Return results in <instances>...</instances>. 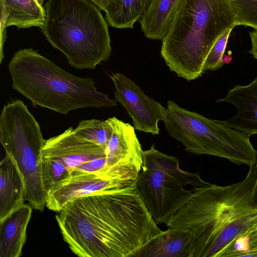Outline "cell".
Here are the masks:
<instances>
[{
  "label": "cell",
  "mask_w": 257,
  "mask_h": 257,
  "mask_svg": "<svg viewBox=\"0 0 257 257\" xmlns=\"http://www.w3.org/2000/svg\"><path fill=\"white\" fill-rule=\"evenodd\" d=\"M56 219L63 240L80 257H132L162 231L135 181L70 200Z\"/></svg>",
  "instance_id": "6da1fadb"
},
{
  "label": "cell",
  "mask_w": 257,
  "mask_h": 257,
  "mask_svg": "<svg viewBox=\"0 0 257 257\" xmlns=\"http://www.w3.org/2000/svg\"><path fill=\"white\" fill-rule=\"evenodd\" d=\"M249 168L241 181L202 188L165 223L168 228L192 231V257H221L257 223V208L251 199L256 167Z\"/></svg>",
  "instance_id": "7a4b0ae2"
},
{
  "label": "cell",
  "mask_w": 257,
  "mask_h": 257,
  "mask_svg": "<svg viewBox=\"0 0 257 257\" xmlns=\"http://www.w3.org/2000/svg\"><path fill=\"white\" fill-rule=\"evenodd\" d=\"M238 26L229 0H182L161 55L171 71L188 81L201 76L210 51L227 30Z\"/></svg>",
  "instance_id": "3957f363"
},
{
  "label": "cell",
  "mask_w": 257,
  "mask_h": 257,
  "mask_svg": "<svg viewBox=\"0 0 257 257\" xmlns=\"http://www.w3.org/2000/svg\"><path fill=\"white\" fill-rule=\"evenodd\" d=\"M14 89L34 105L67 114L86 107H111L116 100L97 90L91 78L72 75L32 48L16 52L8 64Z\"/></svg>",
  "instance_id": "277c9868"
},
{
  "label": "cell",
  "mask_w": 257,
  "mask_h": 257,
  "mask_svg": "<svg viewBox=\"0 0 257 257\" xmlns=\"http://www.w3.org/2000/svg\"><path fill=\"white\" fill-rule=\"evenodd\" d=\"M42 31L77 69H94L111 53L108 24L88 0H47Z\"/></svg>",
  "instance_id": "5b68a950"
},
{
  "label": "cell",
  "mask_w": 257,
  "mask_h": 257,
  "mask_svg": "<svg viewBox=\"0 0 257 257\" xmlns=\"http://www.w3.org/2000/svg\"><path fill=\"white\" fill-rule=\"evenodd\" d=\"M166 108V130L183 145L186 151L223 158L239 165L250 167L256 164L257 151L249 136L221 121L182 108L172 100L167 102Z\"/></svg>",
  "instance_id": "8992f818"
},
{
  "label": "cell",
  "mask_w": 257,
  "mask_h": 257,
  "mask_svg": "<svg viewBox=\"0 0 257 257\" xmlns=\"http://www.w3.org/2000/svg\"><path fill=\"white\" fill-rule=\"evenodd\" d=\"M211 184L199 173L183 170L175 157L156 149L143 151L136 189L150 214L158 224L165 223L202 188Z\"/></svg>",
  "instance_id": "52a82bcc"
},
{
  "label": "cell",
  "mask_w": 257,
  "mask_h": 257,
  "mask_svg": "<svg viewBox=\"0 0 257 257\" xmlns=\"http://www.w3.org/2000/svg\"><path fill=\"white\" fill-rule=\"evenodd\" d=\"M0 141L23 176L26 201L33 209L43 211L47 194L42 184L40 160L46 140L23 101L14 100L4 105L0 115Z\"/></svg>",
  "instance_id": "ba28073f"
},
{
  "label": "cell",
  "mask_w": 257,
  "mask_h": 257,
  "mask_svg": "<svg viewBox=\"0 0 257 257\" xmlns=\"http://www.w3.org/2000/svg\"><path fill=\"white\" fill-rule=\"evenodd\" d=\"M107 120L112 130L106 148L107 167L119 181L135 182L141 169L143 155L135 128L115 116Z\"/></svg>",
  "instance_id": "9c48e42d"
},
{
  "label": "cell",
  "mask_w": 257,
  "mask_h": 257,
  "mask_svg": "<svg viewBox=\"0 0 257 257\" xmlns=\"http://www.w3.org/2000/svg\"><path fill=\"white\" fill-rule=\"evenodd\" d=\"M114 87L115 99L125 108L136 130L159 135L158 122L165 121L167 108L147 95L133 81L123 74L109 75Z\"/></svg>",
  "instance_id": "30bf717a"
},
{
  "label": "cell",
  "mask_w": 257,
  "mask_h": 257,
  "mask_svg": "<svg viewBox=\"0 0 257 257\" xmlns=\"http://www.w3.org/2000/svg\"><path fill=\"white\" fill-rule=\"evenodd\" d=\"M41 156L59 161L71 174L86 162L106 158V148L80 136L70 126L61 134L46 140Z\"/></svg>",
  "instance_id": "8fae6325"
},
{
  "label": "cell",
  "mask_w": 257,
  "mask_h": 257,
  "mask_svg": "<svg viewBox=\"0 0 257 257\" xmlns=\"http://www.w3.org/2000/svg\"><path fill=\"white\" fill-rule=\"evenodd\" d=\"M133 183L115 181L101 172L73 171L47 193L46 207L58 212L66 203L75 198Z\"/></svg>",
  "instance_id": "7c38bea8"
},
{
  "label": "cell",
  "mask_w": 257,
  "mask_h": 257,
  "mask_svg": "<svg viewBox=\"0 0 257 257\" xmlns=\"http://www.w3.org/2000/svg\"><path fill=\"white\" fill-rule=\"evenodd\" d=\"M216 102L231 103L237 110L223 123L249 136L257 134V77L248 85L235 86Z\"/></svg>",
  "instance_id": "4fadbf2b"
},
{
  "label": "cell",
  "mask_w": 257,
  "mask_h": 257,
  "mask_svg": "<svg viewBox=\"0 0 257 257\" xmlns=\"http://www.w3.org/2000/svg\"><path fill=\"white\" fill-rule=\"evenodd\" d=\"M44 0H1V43L0 56L4 57L6 29L14 26L19 29L42 28L46 19Z\"/></svg>",
  "instance_id": "5bb4252c"
},
{
  "label": "cell",
  "mask_w": 257,
  "mask_h": 257,
  "mask_svg": "<svg viewBox=\"0 0 257 257\" xmlns=\"http://www.w3.org/2000/svg\"><path fill=\"white\" fill-rule=\"evenodd\" d=\"M193 245L192 231L168 228L148 240L132 257H192Z\"/></svg>",
  "instance_id": "9a60e30c"
},
{
  "label": "cell",
  "mask_w": 257,
  "mask_h": 257,
  "mask_svg": "<svg viewBox=\"0 0 257 257\" xmlns=\"http://www.w3.org/2000/svg\"><path fill=\"white\" fill-rule=\"evenodd\" d=\"M23 176L14 160L6 154L0 163V221L25 204Z\"/></svg>",
  "instance_id": "2e32d148"
},
{
  "label": "cell",
  "mask_w": 257,
  "mask_h": 257,
  "mask_svg": "<svg viewBox=\"0 0 257 257\" xmlns=\"http://www.w3.org/2000/svg\"><path fill=\"white\" fill-rule=\"evenodd\" d=\"M33 209L29 204H25L0 221L1 257L22 255Z\"/></svg>",
  "instance_id": "e0dca14e"
},
{
  "label": "cell",
  "mask_w": 257,
  "mask_h": 257,
  "mask_svg": "<svg viewBox=\"0 0 257 257\" xmlns=\"http://www.w3.org/2000/svg\"><path fill=\"white\" fill-rule=\"evenodd\" d=\"M182 0H152L140 19L141 30L150 39L162 40L167 34Z\"/></svg>",
  "instance_id": "ac0fdd59"
},
{
  "label": "cell",
  "mask_w": 257,
  "mask_h": 257,
  "mask_svg": "<svg viewBox=\"0 0 257 257\" xmlns=\"http://www.w3.org/2000/svg\"><path fill=\"white\" fill-rule=\"evenodd\" d=\"M151 1L114 0L105 12V19L112 27L132 29L146 13Z\"/></svg>",
  "instance_id": "d6986e66"
},
{
  "label": "cell",
  "mask_w": 257,
  "mask_h": 257,
  "mask_svg": "<svg viewBox=\"0 0 257 257\" xmlns=\"http://www.w3.org/2000/svg\"><path fill=\"white\" fill-rule=\"evenodd\" d=\"M75 129L80 136L106 148L112 134L108 120L90 119L83 120Z\"/></svg>",
  "instance_id": "ffe728a7"
},
{
  "label": "cell",
  "mask_w": 257,
  "mask_h": 257,
  "mask_svg": "<svg viewBox=\"0 0 257 257\" xmlns=\"http://www.w3.org/2000/svg\"><path fill=\"white\" fill-rule=\"evenodd\" d=\"M40 168L42 184L47 194L58 184L70 175V171L62 163L42 156Z\"/></svg>",
  "instance_id": "44dd1931"
},
{
  "label": "cell",
  "mask_w": 257,
  "mask_h": 257,
  "mask_svg": "<svg viewBox=\"0 0 257 257\" xmlns=\"http://www.w3.org/2000/svg\"><path fill=\"white\" fill-rule=\"evenodd\" d=\"M236 14L238 26L257 31V0H229Z\"/></svg>",
  "instance_id": "7402d4cb"
},
{
  "label": "cell",
  "mask_w": 257,
  "mask_h": 257,
  "mask_svg": "<svg viewBox=\"0 0 257 257\" xmlns=\"http://www.w3.org/2000/svg\"><path fill=\"white\" fill-rule=\"evenodd\" d=\"M233 28H231L227 30L213 46L205 60L203 68L204 71L216 70L223 66L222 59L224 54L230 34Z\"/></svg>",
  "instance_id": "603a6c76"
},
{
  "label": "cell",
  "mask_w": 257,
  "mask_h": 257,
  "mask_svg": "<svg viewBox=\"0 0 257 257\" xmlns=\"http://www.w3.org/2000/svg\"><path fill=\"white\" fill-rule=\"evenodd\" d=\"M257 250V227L240 236L222 257H238L243 252Z\"/></svg>",
  "instance_id": "cb8c5ba5"
},
{
  "label": "cell",
  "mask_w": 257,
  "mask_h": 257,
  "mask_svg": "<svg viewBox=\"0 0 257 257\" xmlns=\"http://www.w3.org/2000/svg\"><path fill=\"white\" fill-rule=\"evenodd\" d=\"M251 40V49L249 52L257 59V31L254 30L249 33Z\"/></svg>",
  "instance_id": "d4e9b609"
},
{
  "label": "cell",
  "mask_w": 257,
  "mask_h": 257,
  "mask_svg": "<svg viewBox=\"0 0 257 257\" xmlns=\"http://www.w3.org/2000/svg\"><path fill=\"white\" fill-rule=\"evenodd\" d=\"M96 7H97L100 10L104 12L106 11L109 5L114 0H88Z\"/></svg>",
  "instance_id": "484cf974"
},
{
  "label": "cell",
  "mask_w": 257,
  "mask_h": 257,
  "mask_svg": "<svg viewBox=\"0 0 257 257\" xmlns=\"http://www.w3.org/2000/svg\"><path fill=\"white\" fill-rule=\"evenodd\" d=\"M255 166L256 167V180L254 184V186L253 189V191L252 193V202L254 207L257 208V160L255 164Z\"/></svg>",
  "instance_id": "4316f807"
},
{
  "label": "cell",
  "mask_w": 257,
  "mask_h": 257,
  "mask_svg": "<svg viewBox=\"0 0 257 257\" xmlns=\"http://www.w3.org/2000/svg\"><path fill=\"white\" fill-rule=\"evenodd\" d=\"M240 256L257 257V250L243 252L239 254L238 257Z\"/></svg>",
  "instance_id": "83f0119b"
},
{
  "label": "cell",
  "mask_w": 257,
  "mask_h": 257,
  "mask_svg": "<svg viewBox=\"0 0 257 257\" xmlns=\"http://www.w3.org/2000/svg\"><path fill=\"white\" fill-rule=\"evenodd\" d=\"M232 60V57L230 54H224L222 59V63L224 64H229Z\"/></svg>",
  "instance_id": "f1b7e54d"
}]
</instances>
